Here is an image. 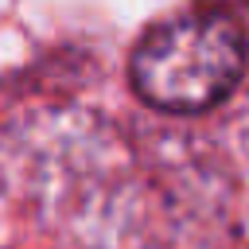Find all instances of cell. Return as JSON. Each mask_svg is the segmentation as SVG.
Returning a JSON list of instances; mask_svg holds the SVG:
<instances>
[{
    "label": "cell",
    "instance_id": "6da1fadb",
    "mask_svg": "<svg viewBox=\"0 0 249 249\" xmlns=\"http://www.w3.org/2000/svg\"><path fill=\"white\" fill-rule=\"evenodd\" d=\"M136 93L167 113H202L233 93L245 70V31L233 16H175L132 51Z\"/></svg>",
    "mask_w": 249,
    "mask_h": 249
}]
</instances>
